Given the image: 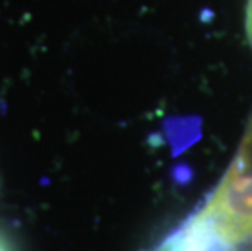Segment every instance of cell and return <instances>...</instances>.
I'll list each match as a JSON object with an SVG mask.
<instances>
[{"label": "cell", "mask_w": 252, "mask_h": 251, "mask_svg": "<svg viewBox=\"0 0 252 251\" xmlns=\"http://www.w3.org/2000/svg\"><path fill=\"white\" fill-rule=\"evenodd\" d=\"M197 212L231 247H252V116L233 162Z\"/></svg>", "instance_id": "1"}, {"label": "cell", "mask_w": 252, "mask_h": 251, "mask_svg": "<svg viewBox=\"0 0 252 251\" xmlns=\"http://www.w3.org/2000/svg\"><path fill=\"white\" fill-rule=\"evenodd\" d=\"M246 33L252 46V0H248V8H246Z\"/></svg>", "instance_id": "2"}, {"label": "cell", "mask_w": 252, "mask_h": 251, "mask_svg": "<svg viewBox=\"0 0 252 251\" xmlns=\"http://www.w3.org/2000/svg\"><path fill=\"white\" fill-rule=\"evenodd\" d=\"M0 251H10V250H8V247H7V245H5V242H3L2 238H0Z\"/></svg>", "instance_id": "3"}]
</instances>
